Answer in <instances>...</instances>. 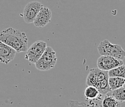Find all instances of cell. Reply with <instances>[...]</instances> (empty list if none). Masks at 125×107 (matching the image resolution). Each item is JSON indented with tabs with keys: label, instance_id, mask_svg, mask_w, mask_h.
Returning <instances> with one entry per match:
<instances>
[{
	"label": "cell",
	"instance_id": "1",
	"mask_svg": "<svg viewBox=\"0 0 125 107\" xmlns=\"http://www.w3.org/2000/svg\"><path fill=\"white\" fill-rule=\"evenodd\" d=\"M0 41L11 46L17 53L26 52L28 50V38L24 32L10 27L0 32Z\"/></svg>",
	"mask_w": 125,
	"mask_h": 107
},
{
	"label": "cell",
	"instance_id": "2",
	"mask_svg": "<svg viewBox=\"0 0 125 107\" xmlns=\"http://www.w3.org/2000/svg\"><path fill=\"white\" fill-rule=\"evenodd\" d=\"M108 71H105L99 68H93L89 71L87 77L86 86L96 87L102 95H106L111 91L108 84Z\"/></svg>",
	"mask_w": 125,
	"mask_h": 107
},
{
	"label": "cell",
	"instance_id": "3",
	"mask_svg": "<svg viewBox=\"0 0 125 107\" xmlns=\"http://www.w3.org/2000/svg\"><path fill=\"white\" fill-rule=\"evenodd\" d=\"M99 53L101 56H108L118 60L125 58V51L118 44H112L108 40L102 41L97 47Z\"/></svg>",
	"mask_w": 125,
	"mask_h": 107
},
{
	"label": "cell",
	"instance_id": "4",
	"mask_svg": "<svg viewBox=\"0 0 125 107\" xmlns=\"http://www.w3.org/2000/svg\"><path fill=\"white\" fill-rule=\"evenodd\" d=\"M57 63L56 52L50 46H47L45 51L35 65L39 71H47L54 68Z\"/></svg>",
	"mask_w": 125,
	"mask_h": 107
},
{
	"label": "cell",
	"instance_id": "5",
	"mask_svg": "<svg viewBox=\"0 0 125 107\" xmlns=\"http://www.w3.org/2000/svg\"><path fill=\"white\" fill-rule=\"evenodd\" d=\"M47 47V43L45 42L42 40L35 42L27 50L25 56V60L35 64L42 56Z\"/></svg>",
	"mask_w": 125,
	"mask_h": 107
},
{
	"label": "cell",
	"instance_id": "6",
	"mask_svg": "<svg viewBox=\"0 0 125 107\" xmlns=\"http://www.w3.org/2000/svg\"><path fill=\"white\" fill-rule=\"evenodd\" d=\"M43 4L37 1L28 3L25 5L23 11V19L27 24H31L34 21L40 9L43 8Z\"/></svg>",
	"mask_w": 125,
	"mask_h": 107
},
{
	"label": "cell",
	"instance_id": "7",
	"mask_svg": "<svg viewBox=\"0 0 125 107\" xmlns=\"http://www.w3.org/2000/svg\"><path fill=\"white\" fill-rule=\"evenodd\" d=\"M97 67L105 71H108L115 67L124 64L123 60H118L108 56H101L97 60Z\"/></svg>",
	"mask_w": 125,
	"mask_h": 107
},
{
	"label": "cell",
	"instance_id": "8",
	"mask_svg": "<svg viewBox=\"0 0 125 107\" xmlns=\"http://www.w3.org/2000/svg\"><path fill=\"white\" fill-rule=\"evenodd\" d=\"M52 17V12L50 9L46 7H43L35 19L33 25L37 27H44L50 22Z\"/></svg>",
	"mask_w": 125,
	"mask_h": 107
},
{
	"label": "cell",
	"instance_id": "9",
	"mask_svg": "<svg viewBox=\"0 0 125 107\" xmlns=\"http://www.w3.org/2000/svg\"><path fill=\"white\" fill-rule=\"evenodd\" d=\"M16 53L12 48L0 41V62L8 64L14 59Z\"/></svg>",
	"mask_w": 125,
	"mask_h": 107
},
{
	"label": "cell",
	"instance_id": "10",
	"mask_svg": "<svg viewBox=\"0 0 125 107\" xmlns=\"http://www.w3.org/2000/svg\"><path fill=\"white\" fill-rule=\"evenodd\" d=\"M84 96L87 100L89 101V103H92L91 105L94 106V101L98 100L100 102L102 98V95L100 94L99 91L96 87L94 86H87L84 91Z\"/></svg>",
	"mask_w": 125,
	"mask_h": 107
},
{
	"label": "cell",
	"instance_id": "11",
	"mask_svg": "<svg viewBox=\"0 0 125 107\" xmlns=\"http://www.w3.org/2000/svg\"><path fill=\"white\" fill-rule=\"evenodd\" d=\"M99 107H121V103L110 95L106 94L99 103Z\"/></svg>",
	"mask_w": 125,
	"mask_h": 107
},
{
	"label": "cell",
	"instance_id": "12",
	"mask_svg": "<svg viewBox=\"0 0 125 107\" xmlns=\"http://www.w3.org/2000/svg\"><path fill=\"white\" fill-rule=\"evenodd\" d=\"M125 82V79L118 77H109L108 84L111 90H115L123 87Z\"/></svg>",
	"mask_w": 125,
	"mask_h": 107
},
{
	"label": "cell",
	"instance_id": "13",
	"mask_svg": "<svg viewBox=\"0 0 125 107\" xmlns=\"http://www.w3.org/2000/svg\"><path fill=\"white\" fill-rule=\"evenodd\" d=\"M110 95L113 96L116 100L118 102H125V88L123 87H121L115 90H111L110 92H108Z\"/></svg>",
	"mask_w": 125,
	"mask_h": 107
},
{
	"label": "cell",
	"instance_id": "14",
	"mask_svg": "<svg viewBox=\"0 0 125 107\" xmlns=\"http://www.w3.org/2000/svg\"><path fill=\"white\" fill-rule=\"evenodd\" d=\"M108 74L109 77H118L125 79V65L123 64L108 71Z\"/></svg>",
	"mask_w": 125,
	"mask_h": 107
},
{
	"label": "cell",
	"instance_id": "15",
	"mask_svg": "<svg viewBox=\"0 0 125 107\" xmlns=\"http://www.w3.org/2000/svg\"><path fill=\"white\" fill-rule=\"evenodd\" d=\"M69 106L70 107H94V106L91 105L89 104L84 103V102H79L76 100L69 101Z\"/></svg>",
	"mask_w": 125,
	"mask_h": 107
},
{
	"label": "cell",
	"instance_id": "16",
	"mask_svg": "<svg viewBox=\"0 0 125 107\" xmlns=\"http://www.w3.org/2000/svg\"><path fill=\"white\" fill-rule=\"evenodd\" d=\"M123 87H125V84H124V85H123Z\"/></svg>",
	"mask_w": 125,
	"mask_h": 107
}]
</instances>
